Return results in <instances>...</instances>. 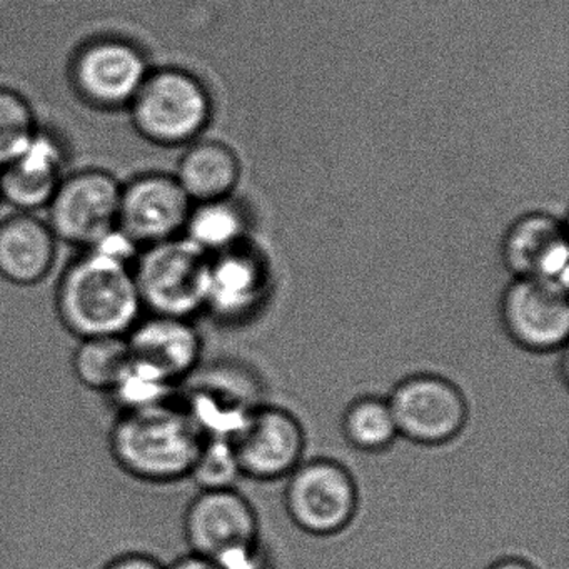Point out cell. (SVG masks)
Here are the masks:
<instances>
[{"label": "cell", "instance_id": "11", "mask_svg": "<svg viewBox=\"0 0 569 569\" xmlns=\"http://www.w3.org/2000/svg\"><path fill=\"white\" fill-rule=\"evenodd\" d=\"M182 529L191 552L214 561L261 545L258 512L234 488L201 489L186 509Z\"/></svg>", "mask_w": 569, "mask_h": 569}, {"label": "cell", "instance_id": "2", "mask_svg": "<svg viewBox=\"0 0 569 569\" xmlns=\"http://www.w3.org/2000/svg\"><path fill=\"white\" fill-rule=\"evenodd\" d=\"M204 439L191 411L168 399L121 411L109 448L116 465L131 478L171 485L191 476Z\"/></svg>", "mask_w": 569, "mask_h": 569}, {"label": "cell", "instance_id": "18", "mask_svg": "<svg viewBox=\"0 0 569 569\" xmlns=\"http://www.w3.org/2000/svg\"><path fill=\"white\" fill-rule=\"evenodd\" d=\"M239 174L238 156L229 146L218 141H194L186 146L174 178L196 204L231 198Z\"/></svg>", "mask_w": 569, "mask_h": 569}, {"label": "cell", "instance_id": "13", "mask_svg": "<svg viewBox=\"0 0 569 569\" xmlns=\"http://www.w3.org/2000/svg\"><path fill=\"white\" fill-rule=\"evenodd\" d=\"M126 339L132 366L171 388L189 378L201 362V332L192 319L144 315Z\"/></svg>", "mask_w": 569, "mask_h": 569}, {"label": "cell", "instance_id": "1", "mask_svg": "<svg viewBox=\"0 0 569 569\" xmlns=\"http://www.w3.org/2000/svg\"><path fill=\"white\" fill-rule=\"evenodd\" d=\"M132 266L102 249H82L56 286V312L66 331L78 339L128 335L144 316Z\"/></svg>", "mask_w": 569, "mask_h": 569}, {"label": "cell", "instance_id": "22", "mask_svg": "<svg viewBox=\"0 0 569 569\" xmlns=\"http://www.w3.org/2000/svg\"><path fill=\"white\" fill-rule=\"evenodd\" d=\"M39 128L31 101L16 89L0 88V169L26 151Z\"/></svg>", "mask_w": 569, "mask_h": 569}, {"label": "cell", "instance_id": "26", "mask_svg": "<svg viewBox=\"0 0 569 569\" xmlns=\"http://www.w3.org/2000/svg\"><path fill=\"white\" fill-rule=\"evenodd\" d=\"M486 569H538L528 559L516 558V556H508V558L496 559L495 562Z\"/></svg>", "mask_w": 569, "mask_h": 569}, {"label": "cell", "instance_id": "21", "mask_svg": "<svg viewBox=\"0 0 569 569\" xmlns=\"http://www.w3.org/2000/svg\"><path fill=\"white\" fill-rule=\"evenodd\" d=\"M341 431L351 448L381 452L399 438L388 398L361 396L346 408Z\"/></svg>", "mask_w": 569, "mask_h": 569}, {"label": "cell", "instance_id": "16", "mask_svg": "<svg viewBox=\"0 0 569 569\" xmlns=\"http://www.w3.org/2000/svg\"><path fill=\"white\" fill-rule=\"evenodd\" d=\"M501 259L512 278H532L568 289L569 249L565 226L552 216H522L506 232Z\"/></svg>", "mask_w": 569, "mask_h": 569}, {"label": "cell", "instance_id": "23", "mask_svg": "<svg viewBox=\"0 0 569 569\" xmlns=\"http://www.w3.org/2000/svg\"><path fill=\"white\" fill-rule=\"evenodd\" d=\"M241 475L231 441L224 438H206L201 452L196 459L189 478L194 479L201 489L234 488Z\"/></svg>", "mask_w": 569, "mask_h": 569}, {"label": "cell", "instance_id": "8", "mask_svg": "<svg viewBox=\"0 0 569 569\" xmlns=\"http://www.w3.org/2000/svg\"><path fill=\"white\" fill-rule=\"evenodd\" d=\"M388 402L398 435L415 445H448L465 431L469 418L465 392L432 372H419L399 381Z\"/></svg>", "mask_w": 569, "mask_h": 569}, {"label": "cell", "instance_id": "20", "mask_svg": "<svg viewBox=\"0 0 569 569\" xmlns=\"http://www.w3.org/2000/svg\"><path fill=\"white\" fill-rule=\"evenodd\" d=\"M248 219L231 199L196 202L186 222V239L208 256L221 254L244 244Z\"/></svg>", "mask_w": 569, "mask_h": 569}, {"label": "cell", "instance_id": "24", "mask_svg": "<svg viewBox=\"0 0 569 569\" xmlns=\"http://www.w3.org/2000/svg\"><path fill=\"white\" fill-rule=\"evenodd\" d=\"M102 569H166V565L146 552H124L109 561Z\"/></svg>", "mask_w": 569, "mask_h": 569}, {"label": "cell", "instance_id": "7", "mask_svg": "<svg viewBox=\"0 0 569 569\" xmlns=\"http://www.w3.org/2000/svg\"><path fill=\"white\" fill-rule=\"evenodd\" d=\"M122 182L106 169L89 168L66 174L49 202V228L59 242L79 251L118 229Z\"/></svg>", "mask_w": 569, "mask_h": 569}, {"label": "cell", "instance_id": "15", "mask_svg": "<svg viewBox=\"0 0 569 569\" xmlns=\"http://www.w3.org/2000/svg\"><path fill=\"white\" fill-rule=\"evenodd\" d=\"M68 148L61 136L39 128L18 159L0 169V201L18 212L46 211L66 178Z\"/></svg>", "mask_w": 569, "mask_h": 569}, {"label": "cell", "instance_id": "4", "mask_svg": "<svg viewBox=\"0 0 569 569\" xmlns=\"http://www.w3.org/2000/svg\"><path fill=\"white\" fill-rule=\"evenodd\" d=\"M209 261L184 236L139 249L132 269L144 315L194 319L204 312Z\"/></svg>", "mask_w": 569, "mask_h": 569}, {"label": "cell", "instance_id": "19", "mask_svg": "<svg viewBox=\"0 0 569 569\" xmlns=\"http://www.w3.org/2000/svg\"><path fill=\"white\" fill-rule=\"evenodd\" d=\"M71 365L76 379L86 389L111 396L132 366L128 339L126 336L79 339Z\"/></svg>", "mask_w": 569, "mask_h": 569}, {"label": "cell", "instance_id": "9", "mask_svg": "<svg viewBox=\"0 0 569 569\" xmlns=\"http://www.w3.org/2000/svg\"><path fill=\"white\" fill-rule=\"evenodd\" d=\"M499 321L525 351L548 355L568 345V289L532 278H515L501 295Z\"/></svg>", "mask_w": 569, "mask_h": 569}, {"label": "cell", "instance_id": "12", "mask_svg": "<svg viewBox=\"0 0 569 569\" xmlns=\"http://www.w3.org/2000/svg\"><path fill=\"white\" fill-rule=\"evenodd\" d=\"M191 209L174 174L144 172L122 184L118 228L142 249L182 236Z\"/></svg>", "mask_w": 569, "mask_h": 569}, {"label": "cell", "instance_id": "17", "mask_svg": "<svg viewBox=\"0 0 569 569\" xmlns=\"http://www.w3.org/2000/svg\"><path fill=\"white\" fill-rule=\"evenodd\" d=\"M58 244L46 219L16 211L0 221V278L22 288L39 284L54 269Z\"/></svg>", "mask_w": 569, "mask_h": 569}, {"label": "cell", "instance_id": "5", "mask_svg": "<svg viewBox=\"0 0 569 569\" xmlns=\"http://www.w3.org/2000/svg\"><path fill=\"white\" fill-rule=\"evenodd\" d=\"M151 62L141 46L121 36H99L82 42L68 66L69 84L89 108L128 111Z\"/></svg>", "mask_w": 569, "mask_h": 569}, {"label": "cell", "instance_id": "10", "mask_svg": "<svg viewBox=\"0 0 569 569\" xmlns=\"http://www.w3.org/2000/svg\"><path fill=\"white\" fill-rule=\"evenodd\" d=\"M229 441L241 475L256 481L286 479L305 461V428L279 406H256Z\"/></svg>", "mask_w": 569, "mask_h": 569}, {"label": "cell", "instance_id": "3", "mask_svg": "<svg viewBox=\"0 0 569 569\" xmlns=\"http://www.w3.org/2000/svg\"><path fill=\"white\" fill-rule=\"evenodd\" d=\"M139 138L159 148H186L198 141L212 118L204 82L181 68L151 69L128 108Z\"/></svg>", "mask_w": 569, "mask_h": 569}, {"label": "cell", "instance_id": "25", "mask_svg": "<svg viewBox=\"0 0 569 569\" xmlns=\"http://www.w3.org/2000/svg\"><path fill=\"white\" fill-rule=\"evenodd\" d=\"M166 569H221V566L214 559L189 551L188 555L181 556L171 565L166 566Z\"/></svg>", "mask_w": 569, "mask_h": 569}, {"label": "cell", "instance_id": "27", "mask_svg": "<svg viewBox=\"0 0 569 569\" xmlns=\"http://www.w3.org/2000/svg\"><path fill=\"white\" fill-rule=\"evenodd\" d=\"M0 202H2V201H0Z\"/></svg>", "mask_w": 569, "mask_h": 569}, {"label": "cell", "instance_id": "14", "mask_svg": "<svg viewBox=\"0 0 569 569\" xmlns=\"http://www.w3.org/2000/svg\"><path fill=\"white\" fill-rule=\"evenodd\" d=\"M271 288L264 256L241 244L209 261L204 311L219 321H241L261 308Z\"/></svg>", "mask_w": 569, "mask_h": 569}, {"label": "cell", "instance_id": "6", "mask_svg": "<svg viewBox=\"0 0 569 569\" xmlns=\"http://www.w3.org/2000/svg\"><path fill=\"white\" fill-rule=\"evenodd\" d=\"M284 508L301 531L318 538L345 531L359 508L355 476L335 459L302 461L286 478Z\"/></svg>", "mask_w": 569, "mask_h": 569}]
</instances>
